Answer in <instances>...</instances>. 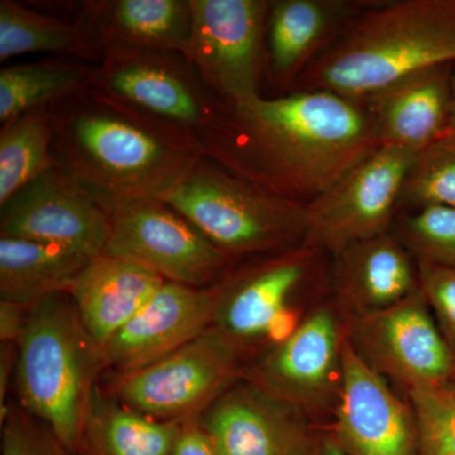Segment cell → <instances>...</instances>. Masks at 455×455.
Instances as JSON below:
<instances>
[{
    "instance_id": "cell-1",
    "label": "cell",
    "mask_w": 455,
    "mask_h": 455,
    "mask_svg": "<svg viewBox=\"0 0 455 455\" xmlns=\"http://www.w3.org/2000/svg\"><path fill=\"white\" fill-rule=\"evenodd\" d=\"M205 157L268 193L309 205L379 148L363 103L324 90L212 97Z\"/></svg>"
},
{
    "instance_id": "cell-2",
    "label": "cell",
    "mask_w": 455,
    "mask_h": 455,
    "mask_svg": "<svg viewBox=\"0 0 455 455\" xmlns=\"http://www.w3.org/2000/svg\"><path fill=\"white\" fill-rule=\"evenodd\" d=\"M49 109L52 166L110 217L163 199L205 157L194 134L92 88Z\"/></svg>"
},
{
    "instance_id": "cell-3",
    "label": "cell",
    "mask_w": 455,
    "mask_h": 455,
    "mask_svg": "<svg viewBox=\"0 0 455 455\" xmlns=\"http://www.w3.org/2000/svg\"><path fill=\"white\" fill-rule=\"evenodd\" d=\"M455 65V0H372L296 80L363 100L406 75Z\"/></svg>"
},
{
    "instance_id": "cell-4",
    "label": "cell",
    "mask_w": 455,
    "mask_h": 455,
    "mask_svg": "<svg viewBox=\"0 0 455 455\" xmlns=\"http://www.w3.org/2000/svg\"><path fill=\"white\" fill-rule=\"evenodd\" d=\"M104 370V350L84 328L68 292L47 296L29 307L17 343V403L46 424L73 455Z\"/></svg>"
},
{
    "instance_id": "cell-5",
    "label": "cell",
    "mask_w": 455,
    "mask_h": 455,
    "mask_svg": "<svg viewBox=\"0 0 455 455\" xmlns=\"http://www.w3.org/2000/svg\"><path fill=\"white\" fill-rule=\"evenodd\" d=\"M161 202L229 259L283 252L307 238V205L236 178L206 157Z\"/></svg>"
},
{
    "instance_id": "cell-6",
    "label": "cell",
    "mask_w": 455,
    "mask_h": 455,
    "mask_svg": "<svg viewBox=\"0 0 455 455\" xmlns=\"http://www.w3.org/2000/svg\"><path fill=\"white\" fill-rule=\"evenodd\" d=\"M243 349L217 326L164 357L128 372H112L109 396L164 421L200 418L233 386Z\"/></svg>"
},
{
    "instance_id": "cell-7",
    "label": "cell",
    "mask_w": 455,
    "mask_h": 455,
    "mask_svg": "<svg viewBox=\"0 0 455 455\" xmlns=\"http://www.w3.org/2000/svg\"><path fill=\"white\" fill-rule=\"evenodd\" d=\"M415 156L409 149L379 146L307 205L304 244L334 254L390 232Z\"/></svg>"
},
{
    "instance_id": "cell-8",
    "label": "cell",
    "mask_w": 455,
    "mask_h": 455,
    "mask_svg": "<svg viewBox=\"0 0 455 455\" xmlns=\"http://www.w3.org/2000/svg\"><path fill=\"white\" fill-rule=\"evenodd\" d=\"M188 61L212 97L235 101L260 94L267 73V0H190Z\"/></svg>"
},
{
    "instance_id": "cell-9",
    "label": "cell",
    "mask_w": 455,
    "mask_h": 455,
    "mask_svg": "<svg viewBox=\"0 0 455 455\" xmlns=\"http://www.w3.org/2000/svg\"><path fill=\"white\" fill-rule=\"evenodd\" d=\"M348 338L364 361L406 391L451 381L455 353L419 289L387 309L349 317Z\"/></svg>"
},
{
    "instance_id": "cell-10",
    "label": "cell",
    "mask_w": 455,
    "mask_h": 455,
    "mask_svg": "<svg viewBox=\"0 0 455 455\" xmlns=\"http://www.w3.org/2000/svg\"><path fill=\"white\" fill-rule=\"evenodd\" d=\"M344 335L331 307L320 305L251 367L247 381L302 414L337 406Z\"/></svg>"
},
{
    "instance_id": "cell-11",
    "label": "cell",
    "mask_w": 455,
    "mask_h": 455,
    "mask_svg": "<svg viewBox=\"0 0 455 455\" xmlns=\"http://www.w3.org/2000/svg\"><path fill=\"white\" fill-rule=\"evenodd\" d=\"M104 253L139 262L164 281L205 287L229 259L190 221L161 200L112 215Z\"/></svg>"
},
{
    "instance_id": "cell-12",
    "label": "cell",
    "mask_w": 455,
    "mask_h": 455,
    "mask_svg": "<svg viewBox=\"0 0 455 455\" xmlns=\"http://www.w3.org/2000/svg\"><path fill=\"white\" fill-rule=\"evenodd\" d=\"M112 217L51 166L0 204V236L60 245L94 259L106 251Z\"/></svg>"
},
{
    "instance_id": "cell-13",
    "label": "cell",
    "mask_w": 455,
    "mask_h": 455,
    "mask_svg": "<svg viewBox=\"0 0 455 455\" xmlns=\"http://www.w3.org/2000/svg\"><path fill=\"white\" fill-rule=\"evenodd\" d=\"M170 52L119 51L104 55L92 88L122 106L194 134L208 122L212 97Z\"/></svg>"
},
{
    "instance_id": "cell-14",
    "label": "cell",
    "mask_w": 455,
    "mask_h": 455,
    "mask_svg": "<svg viewBox=\"0 0 455 455\" xmlns=\"http://www.w3.org/2000/svg\"><path fill=\"white\" fill-rule=\"evenodd\" d=\"M334 439L348 455H416L414 414L353 346L341 344V387Z\"/></svg>"
},
{
    "instance_id": "cell-15",
    "label": "cell",
    "mask_w": 455,
    "mask_h": 455,
    "mask_svg": "<svg viewBox=\"0 0 455 455\" xmlns=\"http://www.w3.org/2000/svg\"><path fill=\"white\" fill-rule=\"evenodd\" d=\"M220 455H320L307 416L253 383L230 386L200 416Z\"/></svg>"
},
{
    "instance_id": "cell-16",
    "label": "cell",
    "mask_w": 455,
    "mask_h": 455,
    "mask_svg": "<svg viewBox=\"0 0 455 455\" xmlns=\"http://www.w3.org/2000/svg\"><path fill=\"white\" fill-rule=\"evenodd\" d=\"M323 251L301 244L267 259L221 283L214 326L242 349L267 337L293 296L319 276Z\"/></svg>"
},
{
    "instance_id": "cell-17",
    "label": "cell",
    "mask_w": 455,
    "mask_h": 455,
    "mask_svg": "<svg viewBox=\"0 0 455 455\" xmlns=\"http://www.w3.org/2000/svg\"><path fill=\"white\" fill-rule=\"evenodd\" d=\"M221 283L193 287L166 281L104 348L113 372L139 370L214 325Z\"/></svg>"
},
{
    "instance_id": "cell-18",
    "label": "cell",
    "mask_w": 455,
    "mask_h": 455,
    "mask_svg": "<svg viewBox=\"0 0 455 455\" xmlns=\"http://www.w3.org/2000/svg\"><path fill=\"white\" fill-rule=\"evenodd\" d=\"M454 65L406 75L363 100L379 146L423 151L451 131Z\"/></svg>"
},
{
    "instance_id": "cell-19",
    "label": "cell",
    "mask_w": 455,
    "mask_h": 455,
    "mask_svg": "<svg viewBox=\"0 0 455 455\" xmlns=\"http://www.w3.org/2000/svg\"><path fill=\"white\" fill-rule=\"evenodd\" d=\"M372 0H275L269 4L267 74L277 92L296 80L333 44L347 23Z\"/></svg>"
},
{
    "instance_id": "cell-20",
    "label": "cell",
    "mask_w": 455,
    "mask_h": 455,
    "mask_svg": "<svg viewBox=\"0 0 455 455\" xmlns=\"http://www.w3.org/2000/svg\"><path fill=\"white\" fill-rule=\"evenodd\" d=\"M77 25L94 52L157 51L187 57L193 33L190 0L88 3Z\"/></svg>"
},
{
    "instance_id": "cell-21",
    "label": "cell",
    "mask_w": 455,
    "mask_h": 455,
    "mask_svg": "<svg viewBox=\"0 0 455 455\" xmlns=\"http://www.w3.org/2000/svg\"><path fill=\"white\" fill-rule=\"evenodd\" d=\"M333 257L331 283L350 316L387 309L420 289L418 265L390 232L355 242Z\"/></svg>"
},
{
    "instance_id": "cell-22",
    "label": "cell",
    "mask_w": 455,
    "mask_h": 455,
    "mask_svg": "<svg viewBox=\"0 0 455 455\" xmlns=\"http://www.w3.org/2000/svg\"><path fill=\"white\" fill-rule=\"evenodd\" d=\"M164 283L139 262L103 253L89 260L68 295L84 328L104 350Z\"/></svg>"
},
{
    "instance_id": "cell-23",
    "label": "cell",
    "mask_w": 455,
    "mask_h": 455,
    "mask_svg": "<svg viewBox=\"0 0 455 455\" xmlns=\"http://www.w3.org/2000/svg\"><path fill=\"white\" fill-rule=\"evenodd\" d=\"M181 424L123 405L98 385L90 398L76 455H171Z\"/></svg>"
},
{
    "instance_id": "cell-24",
    "label": "cell",
    "mask_w": 455,
    "mask_h": 455,
    "mask_svg": "<svg viewBox=\"0 0 455 455\" xmlns=\"http://www.w3.org/2000/svg\"><path fill=\"white\" fill-rule=\"evenodd\" d=\"M90 259L60 245L0 236V300L31 307L68 292Z\"/></svg>"
},
{
    "instance_id": "cell-25",
    "label": "cell",
    "mask_w": 455,
    "mask_h": 455,
    "mask_svg": "<svg viewBox=\"0 0 455 455\" xmlns=\"http://www.w3.org/2000/svg\"><path fill=\"white\" fill-rule=\"evenodd\" d=\"M97 68L86 65L44 64L3 68L0 71V122L49 108L92 88Z\"/></svg>"
},
{
    "instance_id": "cell-26",
    "label": "cell",
    "mask_w": 455,
    "mask_h": 455,
    "mask_svg": "<svg viewBox=\"0 0 455 455\" xmlns=\"http://www.w3.org/2000/svg\"><path fill=\"white\" fill-rule=\"evenodd\" d=\"M35 52L68 53L86 60L97 57L77 23L71 25L60 18L36 13L11 0H2L0 60Z\"/></svg>"
},
{
    "instance_id": "cell-27",
    "label": "cell",
    "mask_w": 455,
    "mask_h": 455,
    "mask_svg": "<svg viewBox=\"0 0 455 455\" xmlns=\"http://www.w3.org/2000/svg\"><path fill=\"white\" fill-rule=\"evenodd\" d=\"M49 108L31 110L0 132V204L52 166Z\"/></svg>"
},
{
    "instance_id": "cell-28",
    "label": "cell",
    "mask_w": 455,
    "mask_h": 455,
    "mask_svg": "<svg viewBox=\"0 0 455 455\" xmlns=\"http://www.w3.org/2000/svg\"><path fill=\"white\" fill-rule=\"evenodd\" d=\"M455 208V132H448L416 154L407 175L401 208Z\"/></svg>"
},
{
    "instance_id": "cell-29",
    "label": "cell",
    "mask_w": 455,
    "mask_h": 455,
    "mask_svg": "<svg viewBox=\"0 0 455 455\" xmlns=\"http://www.w3.org/2000/svg\"><path fill=\"white\" fill-rule=\"evenodd\" d=\"M414 414L416 455H455V381L407 390Z\"/></svg>"
},
{
    "instance_id": "cell-30",
    "label": "cell",
    "mask_w": 455,
    "mask_h": 455,
    "mask_svg": "<svg viewBox=\"0 0 455 455\" xmlns=\"http://www.w3.org/2000/svg\"><path fill=\"white\" fill-rule=\"evenodd\" d=\"M400 241L418 260L455 266V208L427 206L397 218Z\"/></svg>"
},
{
    "instance_id": "cell-31",
    "label": "cell",
    "mask_w": 455,
    "mask_h": 455,
    "mask_svg": "<svg viewBox=\"0 0 455 455\" xmlns=\"http://www.w3.org/2000/svg\"><path fill=\"white\" fill-rule=\"evenodd\" d=\"M2 455H73L46 424L20 403L8 405L2 419Z\"/></svg>"
},
{
    "instance_id": "cell-32",
    "label": "cell",
    "mask_w": 455,
    "mask_h": 455,
    "mask_svg": "<svg viewBox=\"0 0 455 455\" xmlns=\"http://www.w3.org/2000/svg\"><path fill=\"white\" fill-rule=\"evenodd\" d=\"M419 283L443 337L455 353V266L418 260Z\"/></svg>"
},
{
    "instance_id": "cell-33",
    "label": "cell",
    "mask_w": 455,
    "mask_h": 455,
    "mask_svg": "<svg viewBox=\"0 0 455 455\" xmlns=\"http://www.w3.org/2000/svg\"><path fill=\"white\" fill-rule=\"evenodd\" d=\"M171 455H220L200 418L182 421Z\"/></svg>"
},
{
    "instance_id": "cell-34",
    "label": "cell",
    "mask_w": 455,
    "mask_h": 455,
    "mask_svg": "<svg viewBox=\"0 0 455 455\" xmlns=\"http://www.w3.org/2000/svg\"><path fill=\"white\" fill-rule=\"evenodd\" d=\"M29 307L0 300V340L17 344L25 331Z\"/></svg>"
},
{
    "instance_id": "cell-35",
    "label": "cell",
    "mask_w": 455,
    "mask_h": 455,
    "mask_svg": "<svg viewBox=\"0 0 455 455\" xmlns=\"http://www.w3.org/2000/svg\"><path fill=\"white\" fill-rule=\"evenodd\" d=\"M320 455H348L339 443L334 439L331 434H325L322 438V447H320Z\"/></svg>"
},
{
    "instance_id": "cell-36",
    "label": "cell",
    "mask_w": 455,
    "mask_h": 455,
    "mask_svg": "<svg viewBox=\"0 0 455 455\" xmlns=\"http://www.w3.org/2000/svg\"><path fill=\"white\" fill-rule=\"evenodd\" d=\"M451 128L455 132V65L453 68V108H451Z\"/></svg>"
},
{
    "instance_id": "cell-37",
    "label": "cell",
    "mask_w": 455,
    "mask_h": 455,
    "mask_svg": "<svg viewBox=\"0 0 455 455\" xmlns=\"http://www.w3.org/2000/svg\"><path fill=\"white\" fill-rule=\"evenodd\" d=\"M453 381H455V373H454V377H453Z\"/></svg>"
}]
</instances>
